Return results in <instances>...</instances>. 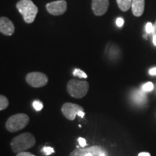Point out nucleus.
<instances>
[{"mask_svg": "<svg viewBox=\"0 0 156 156\" xmlns=\"http://www.w3.org/2000/svg\"><path fill=\"white\" fill-rule=\"evenodd\" d=\"M42 151H43V152H44V153H46V155H51V154L54 153V148H52L51 147H44V148H43Z\"/></svg>", "mask_w": 156, "mask_h": 156, "instance_id": "6ab92c4d", "label": "nucleus"}, {"mask_svg": "<svg viewBox=\"0 0 156 156\" xmlns=\"http://www.w3.org/2000/svg\"><path fill=\"white\" fill-rule=\"evenodd\" d=\"M108 0H92V9L97 16L104 15L108 8Z\"/></svg>", "mask_w": 156, "mask_h": 156, "instance_id": "6e6552de", "label": "nucleus"}, {"mask_svg": "<svg viewBox=\"0 0 156 156\" xmlns=\"http://www.w3.org/2000/svg\"><path fill=\"white\" fill-rule=\"evenodd\" d=\"M102 151V148L98 147V146H93L91 147L83 148V149L77 147V149L70 153L69 156H85L88 153H91L93 155L95 156L98 155H101L103 153Z\"/></svg>", "mask_w": 156, "mask_h": 156, "instance_id": "9d476101", "label": "nucleus"}, {"mask_svg": "<svg viewBox=\"0 0 156 156\" xmlns=\"http://www.w3.org/2000/svg\"><path fill=\"white\" fill-rule=\"evenodd\" d=\"M46 9L50 14L53 15H61L67 10V5L64 0L52 2L46 5Z\"/></svg>", "mask_w": 156, "mask_h": 156, "instance_id": "0eeeda50", "label": "nucleus"}, {"mask_svg": "<svg viewBox=\"0 0 156 156\" xmlns=\"http://www.w3.org/2000/svg\"><path fill=\"white\" fill-rule=\"evenodd\" d=\"M33 106H34L35 110L38 111V112L41 110L43 107H44V106H43V103L38 100L34 101V103H33Z\"/></svg>", "mask_w": 156, "mask_h": 156, "instance_id": "f3484780", "label": "nucleus"}, {"mask_svg": "<svg viewBox=\"0 0 156 156\" xmlns=\"http://www.w3.org/2000/svg\"><path fill=\"white\" fill-rule=\"evenodd\" d=\"M25 80L30 86L38 88L45 86L48 83V79L47 75L44 73L40 72H33L26 75Z\"/></svg>", "mask_w": 156, "mask_h": 156, "instance_id": "39448f33", "label": "nucleus"}, {"mask_svg": "<svg viewBox=\"0 0 156 156\" xmlns=\"http://www.w3.org/2000/svg\"><path fill=\"white\" fill-rule=\"evenodd\" d=\"M85 156H93V155L91 153H87Z\"/></svg>", "mask_w": 156, "mask_h": 156, "instance_id": "bb28decb", "label": "nucleus"}, {"mask_svg": "<svg viewBox=\"0 0 156 156\" xmlns=\"http://www.w3.org/2000/svg\"><path fill=\"white\" fill-rule=\"evenodd\" d=\"M80 111H84L83 108L80 105L73 103H64L62 107V112L65 118L70 121L75 119L77 113Z\"/></svg>", "mask_w": 156, "mask_h": 156, "instance_id": "423d86ee", "label": "nucleus"}, {"mask_svg": "<svg viewBox=\"0 0 156 156\" xmlns=\"http://www.w3.org/2000/svg\"><path fill=\"white\" fill-rule=\"evenodd\" d=\"M78 142H79L80 145L81 147H85L87 145L86 140H85V139H84V138H83V137L78 138Z\"/></svg>", "mask_w": 156, "mask_h": 156, "instance_id": "aec40b11", "label": "nucleus"}, {"mask_svg": "<svg viewBox=\"0 0 156 156\" xmlns=\"http://www.w3.org/2000/svg\"><path fill=\"white\" fill-rule=\"evenodd\" d=\"M73 75L75 76V77H78L80 78H87V76L86 74H85L83 70L80 69H76L75 71L73 72Z\"/></svg>", "mask_w": 156, "mask_h": 156, "instance_id": "dca6fc26", "label": "nucleus"}, {"mask_svg": "<svg viewBox=\"0 0 156 156\" xmlns=\"http://www.w3.org/2000/svg\"><path fill=\"white\" fill-rule=\"evenodd\" d=\"M89 83L87 81H80L77 80H70L67 85L69 94L75 98H83L87 95L89 90Z\"/></svg>", "mask_w": 156, "mask_h": 156, "instance_id": "7ed1b4c3", "label": "nucleus"}, {"mask_svg": "<svg viewBox=\"0 0 156 156\" xmlns=\"http://www.w3.org/2000/svg\"><path fill=\"white\" fill-rule=\"evenodd\" d=\"M138 156H151V154L148 153H145V152H144V153H139V155H138Z\"/></svg>", "mask_w": 156, "mask_h": 156, "instance_id": "a878e982", "label": "nucleus"}, {"mask_svg": "<svg viewBox=\"0 0 156 156\" xmlns=\"http://www.w3.org/2000/svg\"><path fill=\"white\" fill-rule=\"evenodd\" d=\"M0 32L8 36H12L15 33V25L7 17H2L0 18Z\"/></svg>", "mask_w": 156, "mask_h": 156, "instance_id": "1a4fd4ad", "label": "nucleus"}, {"mask_svg": "<svg viewBox=\"0 0 156 156\" xmlns=\"http://www.w3.org/2000/svg\"><path fill=\"white\" fill-rule=\"evenodd\" d=\"M99 156H106V155H105V153H102L101 154V155H99Z\"/></svg>", "mask_w": 156, "mask_h": 156, "instance_id": "cd10ccee", "label": "nucleus"}, {"mask_svg": "<svg viewBox=\"0 0 156 156\" xmlns=\"http://www.w3.org/2000/svg\"><path fill=\"white\" fill-rule=\"evenodd\" d=\"M116 23L117 26L122 27L123 25H124V19L122 18V17H119V18L116 19Z\"/></svg>", "mask_w": 156, "mask_h": 156, "instance_id": "4be33fe9", "label": "nucleus"}, {"mask_svg": "<svg viewBox=\"0 0 156 156\" xmlns=\"http://www.w3.org/2000/svg\"><path fill=\"white\" fill-rule=\"evenodd\" d=\"M149 74H150V75H152V76L156 75V67L152 68V69H150Z\"/></svg>", "mask_w": 156, "mask_h": 156, "instance_id": "b1692460", "label": "nucleus"}, {"mask_svg": "<svg viewBox=\"0 0 156 156\" xmlns=\"http://www.w3.org/2000/svg\"><path fill=\"white\" fill-rule=\"evenodd\" d=\"M28 116L25 114H17L9 117L5 123V127L7 131L16 132L24 129L28 124Z\"/></svg>", "mask_w": 156, "mask_h": 156, "instance_id": "20e7f679", "label": "nucleus"}, {"mask_svg": "<svg viewBox=\"0 0 156 156\" xmlns=\"http://www.w3.org/2000/svg\"><path fill=\"white\" fill-rule=\"evenodd\" d=\"M145 91L142 90H135L132 94V99L136 103L142 104L146 101V95L144 93Z\"/></svg>", "mask_w": 156, "mask_h": 156, "instance_id": "f8f14e48", "label": "nucleus"}, {"mask_svg": "<svg viewBox=\"0 0 156 156\" xmlns=\"http://www.w3.org/2000/svg\"><path fill=\"white\" fill-rule=\"evenodd\" d=\"M154 25L151 23H147L145 25V31L147 34H153Z\"/></svg>", "mask_w": 156, "mask_h": 156, "instance_id": "a211bd4d", "label": "nucleus"}, {"mask_svg": "<svg viewBox=\"0 0 156 156\" xmlns=\"http://www.w3.org/2000/svg\"><path fill=\"white\" fill-rule=\"evenodd\" d=\"M132 0H116V2L121 10L126 12L132 7Z\"/></svg>", "mask_w": 156, "mask_h": 156, "instance_id": "ddd939ff", "label": "nucleus"}, {"mask_svg": "<svg viewBox=\"0 0 156 156\" xmlns=\"http://www.w3.org/2000/svg\"><path fill=\"white\" fill-rule=\"evenodd\" d=\"M153 43L156 46V21L155 24H154V29L153 32Z\"/></svg>", "mask_w": 156, "mask_h": 156, "instance_id": "412c9836", "label": "nucleus"}, {"mask_svg": "<svg viewBox=\"0 0 156 156\" xmlns=\"http://www.w3.org/2000/svg\"><path fill=\"white\" fill-rule=\"evenodd\" d=\"M154 88V85L151 82H147L145 84H144L142 87V90L145 92H150L152 91Z\"/></svg>", "mask_w": 156, "mask_h": 156, "instance_id": "2eb2a0df", "label": "nucleus"}, {"mask_svg": "<svg viewBox=\"0 0 156 156\" xmlns=\"http://www.w3.org/2000/svg\"><path fill=\"white\" fill-rule=\"evenodd\" d=\"M9 106V101L7 99V97H5V95H0V110L3 111L5 108H7V106Z\"/></svg>", "mask_w": 156, "mask_h": 156, "instance_id": "4468645a", "label": "nucleus"}, {"mask_svg": "<svg viewBox=\"0 0 156 156\" xmlns=\"http://www.w3.org/2000/svg\"><path fill=\"white\" fill-rule=\"evenodd\" d=\"M16 7L23 15L25 23H32L35 20L38 9L31 0H20Z\"/></svg>", "mask_w": 156, "mask_h": 156, "instance_id": "f03ea898", "label": "nucleus"}, {"mask_svg": "<svg viewBox=\"0 0 156 156\" xmlns=\"http://www.w3.org/2000/svg\"><path fill=\"white\" fill-rule=\"evenodd\" d=\"M16 156H36L33 155L32 153H28V152H20V153H17Z\"/></svg>", "mask_w": 156, "mask_h": 156, "instance_id": "5701e85b", "label": "nucleus"}, {"mask_svg": "<svg viewBox=\"0 0 156 156\" xmlns=\"http://www.w3.org/2000/svg\"><path fill=\"white\" fill-rule=\"evenodd\" d=\"M131 7L134 16L140 17L145 10V0H132Z\"/></svg>", "mask_w": 156, "mask_h": 156, "instance_id": "9b49d317", "label": "nucleus"}, {"mask_svg": "<svg viewBox=\"0 0 156 156\" xmlns=\"http://www.w3.org/2000/svg\"><path fill=\"white\" fill-rule=\"evenodd\" d=\"M85 112H84V111H80V112H79L77 113V115L79 116H80L81 118H83V117L85 116Z\"/></svg>", "mask_w": 156, "mask_h": 156, "instance_id": "393cba45", "label": "nucleus"}, {"mask_svg": "<svg viewBox=\"0 0 156 156\" xmlns=\"http://www.w3.org/2000/svg\"><path fill=\"white\" fill-rule=\"evenodd\" d=\"M36 144V138L31 133L25 132L15 136L10 142L12 150L15 153L24 152L34 147Z\"/></svg>", "mask_w": 156, "mask_h": 156, "instance_id": "f257e3e1", "label": "nucleus"}]
</instances>
